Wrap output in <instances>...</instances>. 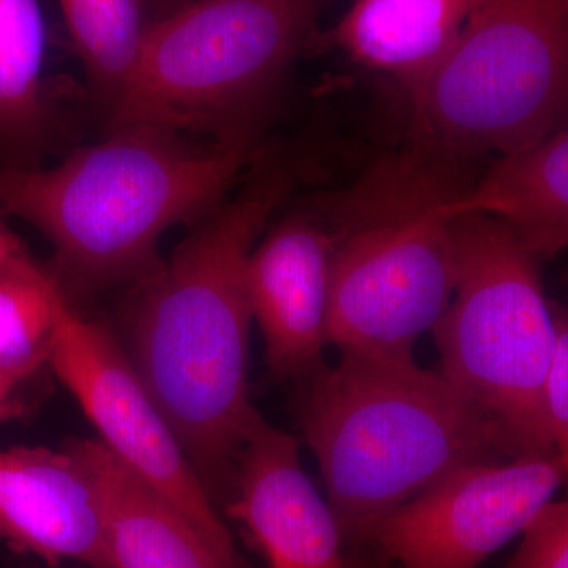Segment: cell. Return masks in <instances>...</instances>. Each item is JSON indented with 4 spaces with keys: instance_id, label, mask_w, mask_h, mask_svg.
I'll return each mask as SVG.
<instances>
[{
    "instance_id": "cell-1",
    "label": "cell",
    "mask_w": 568,
    "mask_h": 568,
    "mask_svg": "<svg viewBox=\"0 0 568 568\" xmlns=\"http://www.w3.org/2000/svg\"><path fill=\"white\" fill-rule=\"evenodd\" d=\"M282 189L261 183L194 223L173 256L133 284L126 310L121 345L220 511L233 499L246 437L263 418L246 377V264Z\"/></svg>"
},
{
    "instance_id": "cell-2",
    "label": "cell",
    "mask_w": 568,
    "mask_h": 568,
    "mask_svg": "<svg viewBox=\"0 0 568 568\" xmlns=\"http://www.w3.org/2000/svg\"><path fill=\"white\" fill-rule=\"evenodd\" d=\"M246 152L248 142L121 126L55 166L0 170V212L50 242L65 297L136 284L162 263L168 230L222 204Z\"/></svg>"
},
{
    "instance_id": "cell-3",
    "label": "cell",
    "mask_w": 568,
    "mask_h": 568,
    "mask_svg": "<svg viewBox=\"0 0 568 568\" xmlns=\"http://www.w3.org/2000/svg\"><path fill=\"white\" fill-rule=\"evenodd\" d=\"M305 379L302 432L346 549L448 474L519 458L491 418L414 358L347 351Z\"/></svg>"
},
{
    "instance_id": "cell-4",
    "label": "cell",
    "mask_w": 568,
    "mask_h": 568,
    "mask_svg": "<svg viewBox=\"0 0 568 568\" xmlns=\"http://www.w3.org/2000/svg\"><path fill=\"white\" fill-rule=\"evenodd\" d=\"M320 0H190L149 26L112 129L248 142L250 121L308 43Z\"/></svg>"
},
{
    "instance_id": "cell-5",
    "label": "cell",
    "mask_w": 568,
    "mask_h": 568,
    "mask_svg": "<svg viewBox=\"0 0 568 568\" xmlns=\"http://www.w3.org/2000/svg\"><path fill=\"white\" fill-rule=\"evenodd\" d=\"M454 219L458 282L433 328L440 375L503 429L517 457L556 454L547 409L556 327L540 261L495 216Z\"/></svg>"
},
{
    "instance_id": "cell-6",
    "label": "cell",
    "mask_w": 568,
    "mask_h": 568,
    "mask_svg": "<svg viewBox=\"0 0 568 568\" xmlns=\"http://www.w3.org/2000/svg\"><path fill=\"white\" fill-rule=\"evenodd\" d=\"M409 95L426 153L536 148L568 125V0H489Z\"/></svg>"
},
{
    "instance_id": "cell-7",
    "label": "cell",
    "mask_w": 568,
    "mask_h": 568,
    "mask_svg": "<svg viewBox=\"0 0 568 568\" xmlns=\"http://www.w3.org/2000/svg\"><path fill=\"white\" fill-rule=\"evenodd\" d=\"M455 193L436 190L406 204L405 194L347 231L335 256L331 346L414 358L417 339L436 327L457 287L455 219L440 209Z\"/></svg>"
},
{
    "instance_id": "cell-8",
    "label": "cell",
    "mask_w": 568,
    "mask_h": 568,
    "mask_svg": "<svg viewBox=\"0 0 568 568\" xmlns=\"http://www.w3.org/2000/svg\"><path fill=\"white\" fill-rule=\"evenodd\" d=\"M48 366L80 403L104 446L192 519L223 558L245 567L222 511L121 342L103 325L84 320L63 293Z\"/></svg>"
},
{
    "instance_id": "cell-9",
    "label": "cell",
    "mask_w": 568,
    "mask_h": 568,
    "mask_svg": "<svg viewBox=\"0 0 568 568\" xmlns=\"http://www.w3.org/2000/svg\"><path fill=\"white\" fill-rule=\"evenodd\" d=\"M564 484L558 454L465 466L396 508L362 547L398 568H476Z\"/></svg>"
},
{
    "instance_id": "cell-10",
    "label": "cell",
    "mask_w": 568,
    "mask_h": 568,
    "mask_svg": "<svg viewBox=\"0 0 568 568\" xmlns=\"http://www.w3.org/2000/svg\"><path fill=\"white\" fill-rule=\"evenodd\" d=\"M366 215L362 186L346 200L345 215L284 220L246 264V291L260 325L268 369L278 379L308 377L331 346L332 280L336 250Z\"/></svg>"
},
{
    "instance_id": "cell-11",
    "label": "cell",
    "mask_w": 568,
    "mask_h": 568,
    "mask_svg": "<svg viewBox=\"0 0 568 568\" xmlns=\"http://www.w3.org/2000/svg\"><path fill=\"white\" fill-rule=\"evenodd\" d=\"M224 514L245 526L268 568H353L334 511L301 465L297 440L264 417L239 455Z\"/></svg>"
},
{
    "instance_id": "cell-12",
    "label": "cell",
    "mask_w": 568,
    "mask_h": 568,
    "mask_svg": "<svg viewBox=\"0 0 568 568\" xmlns=\"http://www.w3.org/2000/svg\"><path fill=\"white\" fill-rule=\"evenodd\" d=\"M0 540L48 566L74 560L118 568L108 545L102 496L69 448L0 450Z\"/></svg>"
},
{
    "instance_id": "cell-13",
    "label": "cell",
    "mask_w": 568,
    "mask_h": 568,
    "mask_svg": "<svg viewBox=\"0 0 568 568\" xmlns=\"http://www.w3.org/2000/svg\"><path fill=\"white\" fill-rule=\"evenodd\" d=\"M102 496L108 545L118 568H245L220 555L200 528L142 480L100 439L65 446Z\"/></svg>"
},
{
    "instance_id": "cell-14",
    "label": "cell",
    "mask_w": 568,
    "mask_h": 568,
    "mask_svg": "<svg viewBox=\"0 0 568 568\" xmlns=\"http://www.w3.org/2000/svg\"><path fill=\"white\" fill-rule=\"evenodd\" d=\"M448 216L485 213L506 223L538 261L568 248V125L497 160L474 185L440 203Z\"/></svg>"
},
{
    "instance_id": "cell-15",
    "label": "cell",
    "mask_w": 568,
    "mask_h": 568,
    "mask_svg": "<svg viewBox=\"0 0 568 568\" xmlns=\"http://www.w3.org/2000/svg\"><path fill=\"white\" fill-rule=\"evenodd\" d=\"M489 0H355L328 32L332 47L405 84L424 80Z\"/></svg>"
},
{
    "instance_id": "cell-16",
    "label": "cell",
    "mask_w": 568,
    "mask_h": 568,
    "mask_svg": "<svg viewBox=\"0 0 568 568\" xmlns=\"http://www.w3.org/2000/svg\"><path fill=\"white\" fill-rule=\"evenodd\" d=\"M39 0H0V170L39 168L51 133Z\"/></svg>"
},
{
    "instance_id": "cell-17",
    "label": "cell",
    "mask_w": 568,
    "mask_h": 568,
    "mask_svg": "<svg viewBox=\"0 0 568 568\" xmlns=\"http://www.w3.org/2000/svg\"><path fill=\"white\" fill-rule=\"evenodd\" d=\"M71 43L89 81L108 103H115L136 65L153 0H58Z\"/></svg>"
},
{
    "instance_id": "cell-18",
    "label": "cell",
    "mask_w": 568,
    "mask_h": 568,
    "mask_svg": "<svg viewBox=\"0 0 568 568\" xmlns=\"http://www.w3.org/2000/svg\"><path fill=\"white\" fill-rule=\"evenodd\" d=\"M62 290L31 254L0 268V372L50 362Z\"/></svg>"
},
{
    "instance_id": "cell-19",
    "label": "cell",
    "mask_w": 568,
    "mask_h": 568,
    "mask_svg": "<svg viewBox=\"0 0 568 568\" xmlns=\"http://www.w3.org/2000/svg\"><path fill=\"white\" fill-rule=\"evenodd\" d=\"M503 568H568V487L564 499L538 511Z\"/></svg>"
},
{
    "instance_id": "cell-20",
    "label": "cell",
    "mask_w": 568,
    "mask_h": 568,
    "mask_svg": "<svg viewBox=\"0 0 568 568\" xmlns=\"http://www.w3.org/2000/svg\"><path fill=\"white\" fill-rule=\"evenodd\" d=\"M556 346L547 379V409L568 487V306L551 302Z\"/></svg>"
},
{
    "instance_id": "cell-21",
    "label": "cell",
    "mask_w": 568,
    "mask_h": 568,
    "mask_svg": "<svg viewBox=\"0 0 568 568\" xmlns=\"http://www.w3.org/2000/svg\"><path fill=\"white\" fill-rule=\"evenodd\" d=\"M48 366V361L33 362L22 366V368L9 369V372H0V409L6 406L14 392L28 383L31 377L36 376L37 373Z\"/></svg>"
},
{
    "instance_id": "cell-22",
    "label": "cell",
    "mask_w": 568,
    "mask_h": 568,
    "mask_svg": "<svg viewBox=\"0 0 568 568\" xmlns=\"http://www.w3.org/2000/svg\"><path fill=\"white\" fill-rule=\"evenodd\" d=\"M26 256H29L28 248L22 244L21 239L7 226L2 219V212H0V268Z\"/></svg>"
},
{
    "instance_id": "cell-23",
    "label": "cell",
    "mask_w": 568,
    "mask_h": 568,
    "mask_svg": "<svg viewBox=\"0 0 568 568\" xmlns=\"http://www.w3.org/2000/svg\"><path fill=\"white\" fill-rule=\"evenodd\" d=\"M347 558L353 568H392V562L366 547L347 549Z\"/></svg>"
},
{
    "instance_id": "cell-24",
    "label": "cell",
    "mask_w": 568,
    "mask_h": 568,
    "mask_svg": "<svg viewBox=\"0 0 568 568\" xmlns=\"http://www.w3.org/2000/svg\"><path fill=\"white\" fill-rule=\"evenodd\" d=\"M189 2L190 0H153V14H155V20Z\"/></svg>"
}]
</instances>
